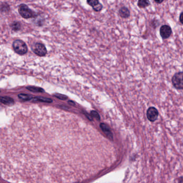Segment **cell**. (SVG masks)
Wrapping results in <instances>:
<instances>
[{"instance_id": "obj_1", "label": "cell", "mask_w": 183, "mask_h": 183, "mask_svg": "<svg viewBox=\"0 0 183 183\" xmlns=\"http://www.w3.org/2000/svg\"><path fill=\"white\" fill-rule=\"evenodd\" d=\"M12 47L15 52L20 55H24L28 52L26 43L21 40L17 39L13 42Z\"/></svg>"}, {"instance_id": "obj_2", "label": "cell", "mask_w": 183, "mask_h": 183, "mask_svg": "<svg viewBox=\"0 0 183 183\" xmlns=\"http://www.w3.org/2000/svg\"><path fill=\"white\" fill-rule=\"evenodd\" d=\"M172 83L173 87L178 90L183 89V72L176 73L172 78Z\"/></svg>"}, {"instance_id": "obj_3", "label": "cell", "mask_w": 183, "mask_h": 183, "mask_svg": "<svg viewBox=\"0 0 183 183\" xmlns=\"http://www.w3.org/2000/svg\"><path fill=\"white\" fill-rule=\"evenodd\" d=\"M18 12L20 15L24 18H30L34 16V12L25 4H20L18 8Z\"/></svg>"}, {"instance_id": "obj_4", "label": "cell", "mask_w": 183, "mask_h": 183, "mask_svg": "<svg viewBox=\"0 0 183 183\" xmlns=\"http://www.w3.org/2000/svg\"><path fill=\"white\" fill-rule=\"evenodd\" d=\"M33 51L35 54L40 57H43L47 54V49L43 43H37L33 47Z\"/></svg>"}, {"instance_id": "obj_5", "label": "cell", "mask_w": 183, "mask_h": 183, "mask_svg": "<svg viewBox=\"0 0 183 183\" xmlns=\"http://www.w3.org/2000/svg\"><path fill=\"white\" fill-rule=\"evenodd\" d=\"M158 111L154 107H150L147 111V117L150 122H154L158 119Z\"/></svg>"}, {"instance_id": "obj_6", "label": "cell", "mask_w": 183, "mask_h": 183, "mask_svg": "<svg viewBox=\"0 0 183 183\" xmlns=\"http://www.w3.org/2000/svg\"><path fill=\"white\" fill-rule=\"evenodd\" d=\"M160 35L162 38L165 39L170 37L172 34V29L170 26L167 25H163L162 26L159 30Z\"/></svg>"}, {"instance_id": "obj_7", "label": "cell", "mask_w": 183, "mask_h": 183, "mask_svg": "<svg viewBox=\"0 0 183 183\" xmlns=\"http://www.w3.org/2000/svg\"><path fill=\"white\" fill-rule=\"evenodd\" d=\"M119 14L121 17L127 18L130 16V11L128 8L123 7L120 8L119 10Z\"/></svg>"}, {"instance_id": "obj_8", "label": "cell", "mask_w": 183, "mask_h": 183, "mask_svg": "<svg viewBox=\"0 0 183 183\" xmlns=\"http://www.w3.org/2000/svg\"><path fill=\"white\" fill-rule=\"evenodd\" d=\"M1 102L3 104L7 105L14 104V100L13 99L7 96L1 97Z\"/></svg>"}, {"instance_id": "obj_9", "label": "cell", "mask_w": 183, "mask_h": 183, "mask_svg": "<svg viewBox=\"0 0 183 183\" xmlns=\"http://www.w3.org/2000/svg\"><path fill=\"white\" fill-rule=\"evenodd\" d=\"M26 88L30 91L34 92V93H43L44 92V90L43 89L40 88V87L29 86V87H26Z\"/></svg>"}, {"instance_id": "obj_10", "label": "cell", "mask_w": 183, "mask_h": 183, "mask_svg": "<svg viewBox=\"0 0 183 183\" xmlns=\"http://www.w3.org/2000/svg\"><path fill=\"white\" fill-rule=\"evenodd\" d=\"M34 101H38V102H41L48 103H51L53 102V100L51 99L47 98L45 97H35L33 99Z\"/></svg>"}, {"instance_id": "obj_11", "label": "cell", "mask_w": 183, "mask_h": 183, "mask_svg": "<svg viewBox=\"0 0 183 183\" xmlns=\"http://www.w3.org/2000/svg\"><path fill=\"white\" fill-rule=\"evenodd\" d=\"M150 5V2L147 0H139L138 2V6L141 8H146Z\"/></svg>"}, {"instance_id": "obj_12", "label": "cell", "mask_w": 183, "mask_h": 183, "mask_svg": "<svg viewBox=\"0 0 183 183\" xmlns=\"http://www.w3.org/2000/svg\"><path fill=\"white\" fill-rule=\"evenodd\" d=\"M18 97L19 98L24 100V101H28L32 99V96L31 95L29 94H21L18 95Z\"/></svg>"}, {"instance_id": "obj_13", "label": "cell", "mask_w": 183, "mask_h": 183, "mask_svg": "<svg viewBox=\"0 0 183 183\" xmlns=\"http://www.w3.org/2000/svg\"><path fill=\"white\" fill-rule=\"evenodd\" d=\"M11 28L14 31H18V30L21 29V24L19 22H13L11 24Z\"/></svg>"}, {"instance_id": "obj_14", "label": "cell", "mask_w": 183, "mask_h": 183, "mask_svg": "<svg viewBox=\"0 0 183 183\" xmlns=\"http://www.w3.org/2000/svg\"><path fill=\"white\" fill-rule=\"evenodd\" d=\"M54 96L57 97L59 99H61V100H66V99L68 98V97L67 96H66L65 94H54Z\"/></svg>"}, {"instance_id": "obj_15", "label": "cell", "mask_w": 183, "mask_h": 183, "mask_svg": "<svg viewBox=\"0 0 183 183\" xmlns=\"http://www.w3.org/2000/svg\"><path fill=\"white\" fill-rule=\"evenodd\" d=\"M87 3L93 8L94 6H96L97 4H98L99 2L97 0H88L87 1Z\"/></svg>"}, {"instance_id": "obj_16", "label": "cell", "mask_w": 183, "mask_h": 183, "mask_svg": "<svg viewBox=\"0 0 183 183\" xmlns=\"http://www.w3.org/2000/svg\"><path fill=\"white\" fill-rule=\"evenodd\" d=\"M102 4H101L100 3H99L98 4H97L96 6H95L93 7L94 10L96 11H99L102 9Z\"/></svg>"}, {"instance_id": "obj_17", "label": "cell", "mask_w": 183, "mask_h": 183, "mask_svg": "<svg viewBox=\"0 0 183 183\" xmlns=\"http://www.w3.org/2000/svg\"><path fill=\"white\" fill-rule=\"evenodd\" d=\"M91 115H92L93 117H96V118H99V114H98V113H97L96 111H92L91 112Z\"/></svg>"}, {"instance_id": "obj_18", "label": "cell", "mask_w": 183, "mask_h": 183, "mask_svg": "<svg viewBox=\"0 0 183 183\" xmlns=\"http://www.w3.org/2000/svg\"><path fill=\"white\" fill-rule=\"evenodd\" d=\"M179 21H180L181 23L183 24V12H181V15H180V16H179Z\"/></svg>"}, {"instance_id": "obj_19", "label": "cell", "mask_w": 183, "mask_h": 183, "mask_svg": "<svg viewBox=\"0 0 183 183\" xmlns=\"http://www.w3.org/2000/svg\"><path fill=\"white\" fill-rule=\"evenodd\" d=\"M178 183H183V177L179 178L178 179Z\"/></svg>"}, {"instance_id": "obj_20", "label": "cell", "mask_w": 183, "mask_h": 183, "mask_svg": "<svg viewBox=\"0 0 183 183\" xmlns=\"http://www.w3.org/2000/svg\"><path fill=\"white\" fill-rule=\"evenodd\" d=\"M154 2H155V3H158V4H159V3H162V2H163V1H154Z\"/></svg>"}, {"instance_id": "obj_21", "label": "cell", "mask_w": 183, "mask_h": 183, "mask_svg": "<svg viewBox=\"0 0 183 183\" xmlns=\"http://www.w3.org/2000/svg\"><path fill=\"white\" fill-rule=\"evenodd\" d=\"M68 103H69V104L72 105H75L74 103L73 102V101H71V100H70V101L68 102Z\"/></svg>"}]
</instances>
